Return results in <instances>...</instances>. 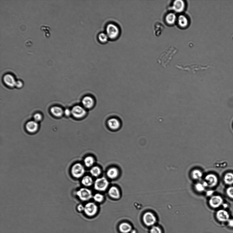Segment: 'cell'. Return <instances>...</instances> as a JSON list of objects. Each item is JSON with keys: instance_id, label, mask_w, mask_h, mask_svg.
Returning a JSON list of instances; mask_svg holds the SVG:
<instances>
[{"instance_id": "6da1fadb", "label": "cell", "mask_w": 233, "mask_h": 233, "mask_svg": "<svg viewBox=\"0 0 233 233\" xmlns=\"http://www.w3.org/2000/svg\"><path fill=\"white\" fill-rule=\"evenodd\" d=\"M177 50V49L175 47L170 46L161 53L157 59L158 63L161 66L166 67L170 62L173 55L175 53Z\"/></svg>"}, {"instance_id": "7a4b0ae2", "label": "cell", "mask_w": 233, "mask_h": 233, "mask_svg": "<svg viewBox=\"0 0 233 233\" xmlns=\"http://www.w3.org/2000/svg\"><path fill=\"white\" fill-rule=\"evenodd\" d=\"M105 32L110 40H114L119 37L121 30L117 23L114 22H110L106 25Z\"/></svg>"}, {"instance_id": "3957f363", "label": "cell", "mask_w": 233, "mask_h": 233, "mask_svg": "<svg viewBox=\"0 0 233 233\" xmlns=\"http://www.w3.org/2000/svg\"><path fill=\"white\" fill-rule=\"evenodd\" d=\"M85 169L80 163H76L73 165L71 169V173L73 176L75 178H80L84 175Z\"/></svg>"}, {"instance_id": "277c9868", "label": "cell", "mask_w": 233, "mask_h": 233, "mask_svg": "<svg viewBox=\"0 0 233 233\" xmlns=\"http://www.w3.org/2000/svg\"><path fill=\"white\" fill-rule=\"evenodd\" d=\"M109 183L105 177H102L96 180L94 183L96 190L99 191H104L107 189Z\"/></svg>"}, {"instance_id": "5b68a950", "label": "cell", "mask_w": 233, "mask_h": 233, "mask_svg": "<svg viewBox=\"0 0 233 233\" xmlns=\"http://www.w3.org/2000/svg\"><path fill=\"white\" fill-rule=\"evenodd\" d=\"M71 113L73 117L77 118H81L84 117L87 114L86 110L82 106L77 105L74 106L71 110Z\"/></svg>"}, {"instance_id": "8992f818", "label": "cell", "mask_w": 233, "mask_h": 233, "mask_svg": "<svg viewBox=\"0 0 233 233\" xmlns=\"http://www.w3.org/2000/svg\"><path fill=\"white\" fill-rule=\"evenodd\" d=\"M77 195L79 199L83 201H87L92 197L91 190L85 188L80 189L77 192Z\"/></svg>"}, {"instance_id": "52a82bcc", "label": "cell", "mask_w": 233, "mask_h": 233, "mask_svg": "<svg viewBox=\"0 0 233 233\" xmlns=\"http://www.w3.org/2000/svg\"><path fill=\"white\" fill-rule=\"evenodd\" d=\"M97 206L93 202H89L85 206L84 211L86 214L89 216H93L97 213Z\"/></svg>"}, {"instance_id": "ba28073f", "label": "cell", "mask_w": 233, "mask_h": 233, "mask_svg": "<svg viewBox=\"0 0 233 233\" xmlns=\"http://www.w3.org/2000/svg\"><path fill=\"white\" fill-rule=\"evenodd\" d=\"M143 220L146 225L151 226L155 224L156 222V218L152 213H146L143 216Z\"/></svg>"}, {"instance_id": "9c48e42d", "label": "cell", "mask_w": 233, "mask_h": 233, "mask_svg": "<svg viewBox=\"0 0 233 233\" xmlns=\"http://www.w3.org/2000/svg\"><path fill=\"white\" fill-rule=\"evenodd\" d=\"M223 202V200L221 197L220 196H213L209 200V204L212 207L217 208L222 205Z\"/></svg>"}, {"instance_id": "30bf717a", "label": "cell", "mask_w": 233, "mask_h": 233, "mask_svg": "<svg viewBox=\"0 0 233 233\" xmlns=\"http://www.w3.org/2000/svg\"><path fill=\"white\" fill-rule=\"evenodd\" d=\"M83 107L85 109H89L92 108L95 105V101L92 97L89 96H85L82 101Z\"/></svg>"}, {"instance_id": "8fae6325", "label": "cell", "mask_w": 233, "mask_h": 233, "mask_svg": "<svg viewBox=\"0 0 233 233\" xmlns=\"http://www.w3.org/2000/svg\"><path fill=\"white\" fill-rule=\"evenodd\" d=\"M205 181L207 183L208 187H213L217 184L218 180L216 175L213 174H210L206 176Z\"/></svg>"}, {"instance_id": "7c38bea8", "label": "cell", "mask_w": 233, "mask_h": 233, "mask_svg": "<svg viewBox=\"0 0 233 233\" xmlns=\"http://www.w3.org/2000/svg\"><path fill=\"white\" fill-rule=\"evenodd\" d=\"M107 125L110 129L113 130H117L120 126V120L116 118H110L108 120Z\"/></svg>"}, {"instance_id": "4fadbf2b", "label": "cell", "mask_w": 233, "mask_h": 233, "mask_svg": "<svg viewBox=\"0 0 233 233\" xmlns=\"http://www.w3.org/2000/svg\"><path fill=\"white\" fill-rule=\"evenodd\" d=\"M216 216L218 220L221 222L227 221L229 218L228 212L224 210H219L217 212Z\"/></svg>"}, {"instance_id": "5bb4252c", "label": "cell", "mask_w": 233, "mask_h": 233, "mask_svg": "<svg viewBox=\"0 0 233 233\" xmlns=\"http://www.w3.org/2000/svg\"><path fill=\"white\" fill-rule=\"evenodd\" d=\"M4 81L6 84L11 87H15L16 81L15 77L10 74L6 75L4 77Z\"/></svg>"}, {"instance_id": "9a60e30c", "label": "cell", "mask_w": 233, "mask_h": 233, "mask_svg": "<svg viewBox=\"0 0 233 233\" xmlns=\"http://www.w3.org/2000/svg\"><path fill=\"white\" fill-rule=\"evenodd\" d=\"M38 127L37 122L35 121H31L27 122L26 125V127L28 132L34 133L38 130Z\"/></svg>"}, {"instance_id": "2e32d148", "label": "cell", "mask_w": 233, "mask_h": 233, "mask_svg": "<svg viewBox=\"0 0 233 233\" xmlns=\"http://www.w3.org/2000/svg\"><path fill=\"white\" fill-rule=\"evenodd\" d=\"M165 28L163 24L160 22H155L154 25V32L155 36H160Z\"/></svg>"}, {"instance_id": "e0dca14e", "label": "cell", "mask_w": 233, "mask_h": 233, "mask_svg": "<svg viewBox=\"0 0 233 233\" xmlns=\"http://www.w3.org/2000/svg\"><path fill=\"white\" fill-rule=\"evenodd\" d=\"M185 7V3L182 0H177V1H175L173 3V9L176 11L177 12L182 11L184 9Z\"/></svg>"}, {"instance_id": "ac0fdd59", "label": "cell", "mask_w": 233, "mask_h": 233, "mask_svg": "<svg viewBox=\"0 0 233 233\" xmlns=\"http://www.w3.org/2000/svg\"><path fill=\"white\" fill-rule=\"evenodd\" d=\"M177 22L179 26L182 28L187 27L189 24L187 18L185 16L182 15L179 16Z\"/></svg>"}, {"instance_id": "d6986e66", "label": "cell", "mask_w": 233, "mask_h": 233, "mask_svg": "<svg viewBox=\"0 0 233 233\" xmlns=\"http://www.w3.org/2000/svg\"><path fill=\"white\" fill-rule=\"evenodd\" d=\"M109 194L110 197L114 199H118L120 197V194L119 190L115 187H112L110 188Z\"/></svg>"}, {"instance_id": "ffe728a7", "label": "cell", "mask_w": 233, "mask_h": 233, "mask_svg": "<svg viewBox=\"0 0 233 233\" xmlns=\"http://www.w3.org/2000/svg\"><path fill=\"white\" fill-rule=\"evenodd\" d=\"M51 111L53 115L57 117H61L64 113L62 108L57 106H55L51 108Z\"/></svg>"}, {"instance_id": "44dd1931", "label": "cell", "mask_w": 233, "mask_h": 233, "mask_svg": "<svg viewBox=\"0 0 233 233\" xmlns=\"http://www.w3.org/2000/svg\"><path fill=\"white\" fill-rule=\"evenodd\" d=\"M97 39L99 42L102 44L107 43L109 39L105 32H100L98 34Z\"/></svg>"}, {"instance_id": "7402d4cb", "label": "cell", "mask_w": 233, "mask_h": 233, "mask_svg": "<svg viewBox=\"0 0 233 233\" xmlns=\"http://www.w3.org/2000/svg\"><path fill=\"white\" fill-rule=\"evenodd\" d=\"M118 169L115 168H111L107 171V175L110 179H114L118 176Z\"/></svg>"}, {"instance_id": "603a6c76", "label": "cell", "mask_w": 233, "mask_h": 233, "mask_svg": "<svg viewBox=\"0 0 233 233\" xmlns=\"http://www.w3.org/2000/svg\"><path fill=\"white\" fill-rule=\"evenodd\" d=\"M120 231L122 233H128L132 230V227L127 223L124 222L120 225Z\"/></svg>"}, {"instance_id": "cb8c5ba5", "label": "cell", "mask_w": 233, "mask_h": 233, "mask_svg": "<svg viewBox=\"0 0 233 233\" xmlns=\"http://www.w3.org/2000/svg\"><path fill=\"white\" fill-rule=\"evenodd\" d=\"M208 187L207 184L205 181L202 182L198 183L195 186L196 191L199 192H203L205 190L206 188Z\"/></svg>"}, {"instance_id": "d4e9b609", "label": "cell", "mask_w": 233, "mask_h": 233, "mask_svg": "<svg viewBox=\"0 0 233 233\" xmlns=\"http://www.w3.org/2000/svg\"><path fill=\"white\" fill-rule=\"evenodd\" d=\"M165 21L169 25H172L175 23L176 16L173 13H170L167 15L165 18Z\"/></svg>"}, {"instance_id": "484cf974", "label": "cell", "mask_w": 233, "mask_h": 233, "mask_svg": "<svg viewBox=\"0 0 233 233\" xmlns=\"http://www.w3.org/2000/svg\"><path fill=\"white\" fill-rule=\"evenodd\" d=\"M93 183V179L89 176H85L82 180V183L85 187H90L92 185Z\"/></svg>"}, {"instance_id": "4316f807", "label": "cell", "mask_w": 233, "mask_h": 233, "mask_svg": "<svg viewBox=\"0 0 233 233\" xmlns=\"http://www.w3.org/2000/svg\"><path fill=\"white\" fill-rule=\"evenodd\" d=\"M224 181L226 184L232 185L233 184V173L232 172L227 173L224 177Z\"/></svg>"}, {"instance_id": "83f0119b", "label": "cell", "mask_w": 233, "mask_h": 233, "mask_svg": "<svg viewBox=\"0 0 233 233\" xmlns=\"http://www.w3.org/2000/svg\"><path fill=\"white\" fill-rule=\"evenodd\" d=\"M203 176V173L202 172L198 169H195L192 171L191 177L193 178L196 180H200Z\"/></svg>"}, {"instance_id": "f1b7e54d", "label": "cell", "mask_w": 233, "mask_h": 233, "mask_svg": "<svg viewBox=\"0 0 233 233\" xmlns=\"http://www.w3.org/2000/svg\"><path fill=\"white\" fill-rule=\"evenodd\" d=\"M90 173L93 176L97 177L101 173V169L97 166L93 167L91 169Z\"/></svg>"}, {"instance_id": "f546056e", "label": "cell", "mask_w": 233, "mask_h": 233, "mask_svg": "<svg viewBox=\"0 0 233 233\" xmlns=\"http://www.w3.org/2000/svg\"><path fill=\"white\" fill-rule=\"evenodd\" d=\"M84 162L86 166L88 167H91L94 163V159L92 157L88 156L85 158Z\"/></svg>"}, {"instance_id": "4dcf8cb0", "label": "cell", "mask_w": 233, "mask_h": 233, "mask_svg": "<svg viewBox=\"0 0 233 233\" xmlns=\"http://www.w3.org/2000/svg\"><path fill=\"white\" fill-rule=\"evenodd\" d=\"M93 198L96 202H101L103 200L104 197L103 195L101 194L97 193L95 194Z\"/></svg>"}, {"instance_id": "1f68e13d", "label": "cell", "mask_w": 233, "mask_h": 233, "mask_svg": "<svg viewBox=\"0 0 233 233\" xmlns=\"http://www.w3.org/2000/svg\"><path fill=\"white\" fill-rule=\"evenodd\" d=\"M227 195L232 199H233V187H229L227 189Z\"/></svg>"}, {"instance_id": "d6a6232c", "label": "cell", "mask_w": 233, "mask_h": 233, "mask_svg": "<svg viewBox=\"0 0 233 233\" xmlns=\"http://www.w3.org/2000/svg\"><path fill=\"white\" fill-rule=\"evenodd\" d=\"M151 233H161V231L158 227L154 226L151 229Z\"/></svg>"}, {"instance_id": "836d02e7", "label": "cell", "mask_w": 233, "mask_h": 233, "mask_svg": "<svg viewBox=\"0 0 233 233\" xmlns=\"http://www.w3.org/2000/svg\"><path fill=\"white\" fill-rule=\"evenodd\" d=\"M34 121L37 122L41 121L42 120V117L41 114L37 113L34 115Z\"/></svg>"}, {"instance_id": "e575fe53", "label": "cell", "mask_w": 233, "mask_h": 233, "mask_svg": "<svg viewBox=\"0 0 233 233\" xmlns=\"http://www.w3.org/2000/svg\"><path fill=\"white\" fill-rule=\"evenodd\" d=\"M23 83L21 81L18 80L16 81L15 87L18 88L22 87H23Z\"/></svg>"}, {"instance_id": "d590c367", "label": "cell", "mask_w": 233, "mask_h": 233, "mask_svg": "<svg viewBox=\"0 0 233 233\" xmlns=\"http://www.w3.org/2000/svg\"><path fill=\"white\" fill-rule=\"evenodd\" d=\"M64 113L65 115L67 116H70L71 114H72V113H71V110L69 109H66L64 111Z\"/></svg>"}, {"instance_id": "8d00e7d4", "label": "cell", "mask_w": 233, "mask_h": 233, "mask_svg": "<svg viewBox=\"0 0 233 233\" xmlns=\"http://www.w3.org/2000/svg\"><path fill=\"white\" fill-rule=\"evenodd\" d=\"M77 210L79 211H82L83 210H84V207L82 205V204H80L78 206H77Z\"/></svg>"}, {"instance_id": "74e56055", "label": "cell", "mask_w": 233, "mask_h": 233, "mask_svg": "<svg viewBox=\"0 0 233 233\" xmlns=\"http://www.w3.org/2000/svg\"><path fill=\"white\" fill-rule=\"evenodd\" d=\"M228 224L230 227H233V220H228Z\"/></svg>"}, {"instance_id": "f35d334b", "label": "cell", "mask_w": 233, "mask_h": 233, "mask_svg": "<svg viewBox=\"0 0 233 233\" xmlns=\"http://www.w3.org/2000/svg\"><path fill=\"white\" fill-rule=\"evenodd\" d=\"M213 194V191H208L206 192V195L208 196H211Z\"/></svg>"}]
</instances>
